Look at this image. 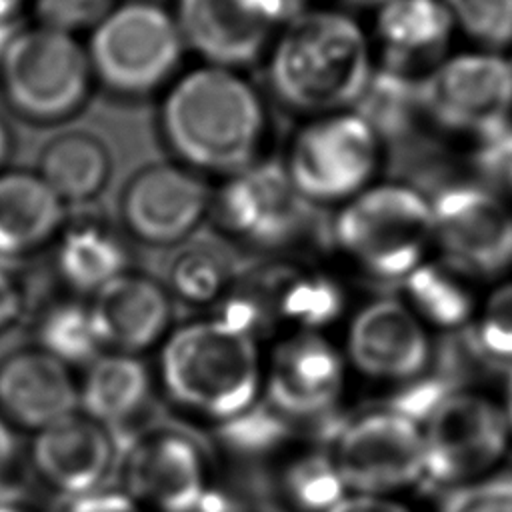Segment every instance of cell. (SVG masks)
I'll return each instance as SVG.
<instances>
[{"instance_id": "1", "label": "cell", "mask_w": 512, "mask_h": 512, "mask_svg": "<svg viewBox=\"0 0 512 512\" xmlns=\"http://www.w3.org/2000/svg\"><path fill=\"white\" fill-rule=\"evenodd\" d=\"M158 126L176 162L226 178L262 158L268 112L240 70L202 62L164 88Z\"/></svg>"}, {"instance_id": "2", "label": "cell", "mask_w": 512, "mask_h": 512, "mask_svg": "<svg viewBox=\"0 0 512 512\" xmlns=\"http://www.w3.org/2000/svg\"><path fill=\"white\" fill-rule=\"evenodd\" d=\"M254 326L256 310L234 298L220 316L176 328L158 362L170 400L220 424L252 408L264 380Z\"/></svg>"}, {"instance_id": "3", "label": "cell", "mask_w": 512, "mask_h": 512, "mask_svg": "<svg viewBox=\"0 0 512 512\" xmlns=\"http://www.w3.org/2000/svg\"><path fill=\"white\" fill-rule=\"evenodd\" d=\"M264 60L274 96L310 116L352 108L374 70L360 24L328 8H308L292 16Z\"/></svg>"}, {"instance_id": "4", "label": "cell", "mask_w": 512, "mask_h": 512, "mask_svg": "<svg viewBox=\"0 0 512 512\" xmlns=\"http://www.w3.org/2000/svg\"><path fill=\"white\" fill-rule=\"evenodd\" d=\"M84 48L94 82L124 98L164 90L182 72L186 52L174 12L148 0L116 4Z\"/></svg>"}, {"instance_id": "5", "label": "cell", "mask_w": 512, "mask_h": 512, "mask_svg": "<svg viewBox=\"0 0 512 512\" xmlns=\"http://www.w3.org/2000/svg\"><path fill=\"white\" fill-rule=\"evenodd\" d=\"M338 246L378 278H408L434 244L430 200L406 184L368 186L334 220Z\"/></svg>"}, {"instance_id": "6", "label": "cell", "mask_w": 512, "mask_h": 512, "mask_svg": "<svg viewBox=\"0 0 512 512\" xmlns=\"http://www.w3.org/2000/svg\"><path fill=\"white\" fill-rule=\"evenodd\" d=\"M92 86L84 44L64 30L42 24L18 28L0 56V90L8 106L32 122L74 116Z\"/></svg>"}, {"instance_id": "7", "label": "cell", "mask_w": 512, "mask_h": 512, "mask_svg": "<svg viewBox=\"0 0 512 512\" xmlns=\"http://www.w3.org/2000/svg\"><path fill=\"white\" fill-rule=\"evenodd\" d=\"M380 138L356 112L312 116L282 160L294 188L310 204L346 202L370 186L380 164Z\"/></svg>"}, {"instance_id": "8", "label": "cell", "mask_w": 512, "mask_h": 512, "mask_svg": "<svg viewBox=\"0 0 512 512\" xmlns=\"http://www.w3.org/2000/svg\"><path fill=\"white\" fill-rule=\"evenodd\" d=\"M424 114L474 140L512 118V64L492 50L460 52L420 78Z\"/></svg>"}, {"instance_id": "9", "label": "cell", "mask_w": 512, "mask_h": 512, "mask_svg": "<svg viewBox=\"0 0 512 512\" xmlns=\"http://www.w3.org/2000/svg\"><path fill=\"white\" fill-rule=\"evenodd\" d=\"M420 428L424 478L444 484L470 482L496 464L510 434L504 410L472 392L438 394Z\"/></svg>"}, {"instance_id": "10", "label": "cell", "mask_w": 512, "mask_h": 512, "mask_svg": "<svg viewBox=\"0 0 512 512\" xmlns=\"http://www.w3.org/2000/svg\"><path fill=\"white\" fill-rule=\"evenodd\" d=\"M330 462L350 494L384 496L424 480L420 420L404 410L364 414L338 434Z\"/></svg>"}, {"instance_id": "11", "label": "cell", "mask_w": 512, "mask_h": 512, "mask_svg": "<svg viewBox=\"0 0 512 512\" xmlns=\"http://www.w3.org/2000/svg\"><path fill=\"white\" fill-rule=\"evenodd\" d=\"M172 12L186 50L232 70L262 60L290 18L284 0H176Z\"/></svg>"}, {"instance_id": "12", "label": "cell", "mask_w": 512, "mask_h": 512, "mask_svg": "<svg viewBox=\"0 0 512 512\" xmlns=\"http://www.w3.org/2000/svg\"><path fill=\"white\" fill-rule=\"evenodd\" d=\"M124 484L146 512H224L202 450L180 432L140 436L126 452Z\"/></svg>"}, {"instance_id": "13", "label": "cell", "mask_w": 512, "mask_h": 512, "mask_svg": "<svg viewBox=\"0 0 512 512\" xmlns=\"http://www.w3.org/2000/svg\"><path fill=\"white\" fill-rule=\"evenodd\" d=\"M310 202L300 196L282 162L256 160L212 194L210 212L230 236L248 244H282L296 236L308 218Z\"/></svg>"}, {"instance_id": "14", "label": "cell", "mask_w": 512, "mask_h": 512, "mask_svg": "<svg viewBox=\"0 0 512 512\" xmlns=\"http://www.w3.org/2000/svg\"><path fill=\"white\" fill-rule=\"evenodd\" d=\"M434 244L462 272L490 274L512 262V212L482 184H452L432 200Z\"/></svg>"}, {"instance_id": "15", "label": "cell", "mask_w": 512, "mask_h": 512, "mask_svg": "<svg viewBox=\"0 0 512 512\" xmlns=\"http://www.w3.org/2000/svg\"><path fill=\"white\" fill-rule=\"evenodd\" d=\"M210 208L208 182L180 162L144 166L120 194L126 232L148 246H172L186 240Z\"/></svg>"}, {"instance_id": "16", "label": "cell", "mask_w": 512, "mask_h": 512, "mask_svg": "<svg viewBox=\"0 0 512 512\" xmlns=\"http://www.w3.org/2000/svg\"><path fill=\"white\" fill-rule=\"evenodd\" d=\"M344 368L338 352L320 336L302 332L274 350L264 372L266 404L282 416L308 418L340 396Z\"/></svg>"}, {"instance_id": "17", "label": "cell", "mask_w": 512, "mask_h": 512, "mask_svg": "<svg viewBox=\"0 0 512 512\" xmlns=\"http://www.w3.org/2000/svg\"><path fill=\"white\" fill-rule=\"evenodd\" d=\"M34 434L30 460L42 484L70 500L100 490L116 454L110 430L74 412Z\"/></svg>"}, {"instance_id": "18", "label": "cell", "mask_w": 512, "mask_h": 512, "mask_svg": "<svg viewBox=\"0 0 512 512\" xmlns=\"http://www.w3.org/2000/svg\"><path fill=\"white\" fill-rule=\"evenodd\" d=\"M78 412V384L70 366L48 352L24 348L0 360V416L38 432Z\"/></svg>"}, {"instance_id": "19", "label": "cell", "mask_w": 512, "mask_h": 512, "mask_svg": "<svg viewBox=\"0 0 512 512\" xmlns=\"http://www.w3.org/2000/svg\"><path fill=\"white\" fill-rule=\"evenodd\" d=\"M88 306L102 346L136 356L166 336L172 318L166 288L128 270L94 292Z\"/></svg>"}, {"instance_id": "20", "label": "cell", "mask_w": 512, "mask_h": 512, "mask_svg": "<svg viewBox=\"0 0 512 512\" xmlns=\"http://www.w3.org/2000/svg\"><path fill=\"white\" fill-rule=\"evenodd\" d=\"M352 362L378 378H410L428 362V338L418 316L400 300L368 304L348 334Z\"/></svg>"}, {"instance_id": "21", "label": "cell", "mask_w": 512, "mask_h": 512, "mask_svg": "<svg viewBox=\"0 0 512 512\" xmlns=\"http://www.w3.org/2000/svg\"><path fill=\"white\" fill-rule=\"evenodd\" d=\"M64 202L38 172H0V256H22L50 242L64 222Z\"/></svg>"}, {"instance_id": "22", "label": "cell", "mask_w": 512, "mask_h": 512, "mask_svg": "<svg viewBox=\"0 0 512 512\" xmlns=\"http://www.w3.org/2000/svg\"><path fill=\"white\" fill-rule=\"evenodd\" d=\"M454 32L442 0H388L376 14V36L390 68L410 72L438 60Z\"/></svg>"}, {"instance_id": "23", "label": "cell", "mask_w": 512, "mask_h": 512, "mask_svg": "<svg viewBox=\"0 0 512 512\" xmlns=\"http://www.w3.org/2000/svg\"><path fill=\"white\" fill-rule=\"evenodd\" d=\"M150 390V372L136 354H98L78 384V412L106 430L120 428L144 410Z\"/></svg>"}, {"instance_id": "24", "label": "cell", "mask_w": 512, "mask_h": 512, "mask_svg": "<svg viewBox=\"0 0 512 512\" xmlns=\"http://www.w3.org/2000/svg\"><path fill=\"white\" fill-rule=\"evenodd\" d=\"M108 148L88 132L54 136L40 152L38 174L64 204L94 198L110 178Z\"/></svg>"}, {"instance_id": "25", "label": "cell", "mask_w": 512, "mask_h": 512, "mask_svg": "<svg viewBox=\"0 0 512 512\" xmlns=\"http://www.w3.org/2000/svg\"><path fill=\"white\" fill-rule=\"evenodd\" d=\"M126 248L106 226L82 222L60 234L56 266L60 278L82 294H94L126 272Z\"/></svg>"}, {"instance_id": "26", "label": "cell", "mask_w": 512, "mask_h": 512, "mask_svg": "<svg viewBox=\"0 0 512 512\" xmlns=\"http://www.w3.org/2000/svg\"><path fill=\"white\" fill-rule=\"evenodd\" d=\"M350 110L368 122L380 140L402 136L424 114L420 78L390 66L374 68Z\"/></svg>"}, {"instance_id": "27", "label": "cell", "mask_w": 512, "mask_h": 512, "mask_svg": "<svg viewBox=\"0 0 512 512\" xmlns=\"http://www.w3.org/2000/svg\"><path fill=\"white\" fill-rule=\"evenodd\" d=\"M38 348L66 366L88 364L100 354L90 306L78 300H62L46 308L36 326Z\"/></svg>"}, {"instance_id": "28", "label": "cell", "mask_w": 512, "mask_h": 512, "mask_svg": "<svg viewBox=\"0 0 512 512\" xmlns=\"http://www.w3.org/2000/svg\"><path fill=\"white\" fill-rule=\"evenodd\" d=\"M228 280L226 262L208 248H188L170 266V288L190 304L214 302Z\"/></svg>"}, {"instance_id": "29", "label": "cell", "mask_w": 512, "mask_h": 512, "mask_svg": "<svg viewBox=\"0 0 512 512\" xmlns=\"http://www.w3.org/2000/svg\"><path fill=\"white\" fill-rule=\"evenodd\" d=\"M468 38L484 50L512 46V0H442Z\"/></svg>"}, {"instance_id": "30", "label": "cell", "mask_w": 512, "mask_h": 512, "mask_svg": "<svg viewBox=\"0 0 512 512\" xmlns=\"http://www.w3.org/2000/svg\"><path fill=\"white\" fill-rule=\"evenodd\" d=\"M406 280L414 300L430 318L442 324H454L462 322L468 314V294L452 272L422 262Z\"/></svg>"}, {"instance_id": "31", "label": "cell", "mask_w": 512, "mask_h": 512, "mask_svg": "<svg viewBox=\"0 0 512 512\" xmlns=\"http://www.w3.org/2000/svg\"><path fill=\"white\" fill-rule=\"evenodd\" d=\"M474 340L488 360L512 366V282L496 288L482 306Z\"/></svg>"}, {"instance_id": "32", "label": "cell", "mask_w": 512, "mask_h": 512, "mask_svg": "<svg viewBox=\"0 0 512 512\" xmlns=\"http://www.w3.org/2000/svg\"><path fill=\"white\" fill-rule=\"evenodd\" d=\"M474 142L472 166L482 186L512 194V118Z\"/></svg>"}, {"instance_id": "33", "label": "cell", "mask_w": 512, "mask_h": 512, "mask_svg": "<svg viewBox=\"0 0 512 512\" xmlns=\"http://www.w3.org/2000/svg\"><path fill=\"white\" fill-rule=\"evenodd\" d=\"M36 24L76 34L92 30L118 0H28Z\"/></svg>"}, {"instance_id": "34", "label": "cell", "mask_w": 512, "mask_h": 512, "mask_svg": "<svg viewBox=\"0 0 512 512\" xmlns=\"http://www.w3.org/2000/svg\"><path fill=\"white\" fill-rule=\"evenodd\" d=\"M438 512H512V474L464 482L444 498Z\"/></svg>"}, {"instance_id": "35", "label": "cell", "mask_w": 512, "mask_h": 512, "mask_svg": "<svg viewBox=\"0 0 512 512\" xmlns=\"http://www.w3.org/2000/svg\"><path fill=\"white\" fill-rule=\"evenodd\" d=\"M290 488L300 504L310 508L322 506L326 510L342 498L340 490L344 486L330 460L314 458L296 466L290 476Z\"/></svg>"}, {"instance_id": "36", "label": "cell", "mask_w": 512, "mask_h": 512, "mask_svg": "<svg viewBox=\"0 0 512 512\" xmlns=\"http://www.w3.org/2000/svg\"><path fill=\"white\" fill-rule=\"evenodd\" d=\"M66 512H146L130 494L118 490H96L72 498Z\"/></svg>"}, {"instance_id": "37", "label": "cell", "mask_w": 512, "mask_h": 512, "mask_svg": "<svg viewBox=\"0 0 512 512\" xmlns=\"http://www.w3.org/2000/svg\"><path fill=\"white\" fill-rule=\"evenodd\" d=\"M324 512H410L408 508L392 502L386 496L372 494H346Z\"/></svg>"}, {"instance_id": "38", "label": "cell", "mask_w": 512, "mask_h": 512, "mask_svg": "<svg viewBox=\"0 0 512 512\" xmlns=\"http://www.w3.org/2000/svg\"><path fill=\"white\" fill-rule=\"evenodd\" d=\"M24 300L18 284L0 268V332L10 328L22 314Z\"/></svg>"}, {"instance_id": "39", "label": "cell", "mask_w": 512, "mask_h": 512, "mask_svg": "<svg viewBox=\"0 0 512 512\" xmlns=\"http://www.w3.org/2000/svg\"><path fill=\"white\" fill-rule=\"evenodd\" d=\"M12 456H14V436H12L10 424L0 416V476L8 468Z\"/></svg>"}, {"instance_id": "40", "label": "cell", "mask_w": 512, "mask_h": 512, "mask_svg": "<svg viewBox=\"0 0 512 512\" xmlns=\"http://www.w3.org/2000/svg\"><path fill=\"white\" fill-rule=\"evenodd\" d=\"M28 0H0V22H12Z\"/></svg>"}, {"instance_id": "41", "label": "cell", "mask_w": 512, "mask_h": 512, "mask_svg": "<svg viewBox=\"0 0 512 512\" xmlns=\"http://www.w3.org/2000/svg\"><path fill=\"white\" fill-rule=\"evenodd\" d=\"M10 150H12L10 130H8L6 122L0 118V172H2L4 162H6V160H8V156H10Z\"/></svg>"}, {"instance_id": "42", "label": "cell", "mask_w": 512, "mask_h": 512, "mask_svg": "<svg viewBox=\"0 0 512 512\" xmlns=\"http://www.w3.org/2000/svg\"><path fill=\"white\" fill-rule=\"evenodd\" d=\"M502 410H504V416H506L508 426L512 430V368H510V378H508V384H506V406Z\"/></svg>"}, {"instance_id": "43", "label": "cell", "mask_w": 512, "mask_h": 512, "mask_svg": "<svg viewBox=\"0 0 512 512\" xmlns=\"http://www.w3.org/2000/svg\"><path fill=\"white\" fill-rule=\"evenodd\" d=\"M342 2L352 4V6H362V8H380L388 0H342Z\"/></svg>"}, {"instance_id": "44", "label": "cell", "mask_w": 512, "mask_h": 512, "mask_svg": "<svg viewBox=\"0 0 512 512\" xmlns=\"http://www.w3.org/2000/svg\"><path fill=\"white\" fill-rule=\"evenodd\" d=\"M0 512H30V510H26L14 502H0Z\"/></svg>"}, {"instance_id": "45", "label": "cell", "mask_w": 512, "mask_h": 512, "mask_svg": "<svg viewBox=\"0 0 512 512\" xmlns=\"http://www.w3.org/2000/svg\"><path fill=\"white\" fill-rule=\"evenodd\" d=\"M508 60H510V64H512V56H510V58H508Z\"/></svg>"}]
</instances>
